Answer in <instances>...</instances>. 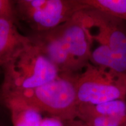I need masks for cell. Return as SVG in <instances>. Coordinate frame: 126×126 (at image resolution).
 Here are the masks:
<instances>
[{
  "label": "cell",
  "mask_w": 126,
  "mask_h": 126,
  "mask_svg": "<svg viewBox=\"0 0 126 126\" xmlns=\"http://www.w3.org/2000/svg\"><path fill=\"white\" fill-rule=\"evenodd\" d=\"M78 74L60 73L57 78L39 87L3 94L23 100L41 113L62 122L77 119Z\"/></svg>",
  "instance_id": "1"
},
{
  "label": "cell",
  "mask_w": 126,
  "mask_h": 126,
  "mask_svg": "<svg viewBox=\"0 0 126 126\" xmlns=\"http://www.w3.org/2000/svg\"><path fill=\"white\" fill-rule=\"evenodd\" d=\"M3 67V94L43 85L60 73L31 42L19 50Z\"/></svg>",
  "instance_id": "2"
},
{
  "label": "cell",
  "mask_w": 126,
  "mask_h": 126,
  "mask_svg": "<svg viewBox=\"0 0 126 126\" xmlns=\"http://www.w3.org/2000/svg\"><path fill=\"white\" fill-rule=\"evenodd\" d=\"M77 95L78 105L126 100V74L89 63L79 74Z\"/></svg>",
  "instance_id": "3"
},
{
  "label": "cell",
  "mask_w": 126,
  "mask_h": 126,
  "mask_svg": "<svg viewBox=\"0 0 126 126\" xmlns=\"http://www.w3.org/2000/svg\"><path fill=\"white\" fill-rule=\"evenodd\" d=\"M14 4L16 16L34 33L54 29L84 10L81 0H18Z\"/></svg>",
  "instance_id": "4"
},
{
  "label": "cell",
  "mask_w": 126,
  "mask_h": 126,
  "mask_svg": "<svg viewBox=\"0 0 126 126\" xmlns=\"http://www.w3.org/2000/svg\"><path fill=\"white\" fill-rule=\"evenodd\" d=\"M85 28H96L97 34L90 36L100 45L109 48L112 55L113 70L126 74V22L93 9L79 12Z\"/></svg>",
  "instance_id": "5"
},
{
  "label": "cell",
  "mask_w": 126,
  "mask_h": 126,
  "mask_svg": "<svg viewBox=\"0 0 126 126\" xmlns=\"http://www.w3.org/2000/svg\"><path fill=\"white\" fill-rule=\"evenodd\" d=\"M29 37L32 43L58 68L60 73L78 74L83 68L70 54L55 28L34 33Z\"/></svg>",
  "instance_id": "6"
},
{
  "label": "cell",
  "mask_w": 126,
  "mask_h": 126,
  "mask_svg": "<svg viewBox=\"0 0 126 126\" xmlns=\"http://www.w3.org/2000/svg\"><path fill=\"white\" fill-rule=\"evenodd\" d=\"M79 12L55 29L70 54L83 68L89 63L92 41L83 26Z\"/></svg>",
  "instance_id": "7"
},
{
  "label": "cell",
  "mask_w": 126,
  "mask_h": 126,
  "mask_svg": "<svg viewBox=\"0 0 126 126\" xmlns=\"http://www.w3.org/2000/svg\"><path fill=\"white\" fill-rule=\"evenodd\" d=\"M31 42L29 36L19 32L15 22L0 18V66H4L14 55Z\"/></svg>",
  "instance_id": "8"
},
{
  "label": "cell",
  "mask_w": 126,
  "mask_h": 126,
  "mask_svg": "<svg viewBox=\"0 0 126 126\" xmlns=\"http://www.w3.org/2000/svg\"><path fill=\"white\" fill-rule=\"evenodd\" d=\"M11 114L13 126H40L42 113L23 100L15 97H4Z\"/></svg>",
  "instance_id": "9"
},
{
  "label": "cell",
  "mask_w": 126,
  "mask_h": 126,
  "mask_svg": "<svg viewBox=\"0 0 126 126\" xmlns=\"http://www.w3.org/2000/svg\"><path fill=\"white\" fill-rule=\"evenodd\" d=\"M85 9L104 12L126 22V0H81Z\"/></svg>",
  "instance_id": "10"
},
{
  "label": "cell",
  "mask_w": 126,
  "mask_h": 126,
  "mask_svg": "<svg viewBox=\"0 0 126 126\" xmlns=\"http://www.w3.org/2000/svg\"><path fill=\"white\" fill-rule=\"evenodd\" d=\"M16 13L14 1L0 0V18H4L15 22Z\"/></svg>",
  "instance_id": "11"
},
{
  "label": "cell",
  "mask_w": 126,
  "mask_h": 126,
  "mask_svg": "<svg viewBox=\"0 0 126 126\" xmlns=\"http://www.w3.org/2000/svg\"><path fill=\"white\" fill-rule=\"evenodd\" d=\"M40 126H64V123L60 120L49 116L43 118Z\"/></svg>",
  "instance_id": "12"
},
{
  "label": "cell",
  "mask_w": 126,
  "mask_h": 126,
  "mask_svg": "<svg viewBox=\"0 0 126 126\" xmlns=\"http://www.w3.org/2000/svg\"><path fill=\"white\" fill-rule=\"evenodd\" d=\"M64 126H89L82 121L78 119L63 122Z\"/></svg>",
  "instance_id": "13"
}]
</instances>
